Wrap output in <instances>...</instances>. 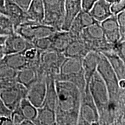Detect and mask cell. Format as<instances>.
<instances>
[{
    "instance_id": "6da1fadb",
    "label": "cell",
    "mask_w": 125,
    "mask_h": 125,
    "mask_svg": "<svg viewBox=\"0 0 125 125\" xmlns=\"http://www.w3.org/2000/svg\"><path fill=\"white\" fill-rule=\"evenodd\" d=\"M57 104L55 109L56 125H77L81 93L71 82L56 81Z\"/></svg>"
},
{
    "instance_id": "7a4b0ae2",
    "label": "cell",
    "mask_w": 125,
    "mask_h": 125,
    "mask_svg": "<svg viewBox=\"0 0 125 125\" xmlns=\"http://www.w3.org/2000/svg\"><path fill=\"white\" fill-rule=\"evenodd\" d=\"M87 86L97 108L99 114V125H109L108 92L105 83L97 71L92 76Z\"/></svg>"
},
{
    "instance_id": "3957f363",
    "label": "cell",
    "mask_w": 125,
    "mask_h": 125,
    "mask_svg": "<svg viewBox=\"0 0 125 125\" xmlns=\"http://www.w3.org/2000/svg\"><path fill=\"white\" fill-rule=\"evenodd\" d=\"M54 79L67 81L76 86L82 93L85 89L86 81L82 68V59L65 57L61 65L60 72Z\"/></svg>"
},
{
    "instance_id": "277c9868",
    "label": "cell",
    "mask_w": 125,
    "mask_h": 125,
    "mask_svg": "<svg viewBox=\"0 0 125 125\" xmlns=\"http://www.w3.org/2000/svg\"><path fill=\"white\" fill-rule=\"evenodd\" d=\"M97 71L103 79L107 87L109 102L118 101L121 90L119 86V79L106 57L100 53V60L98 62Z\"/></svg>"
},
{
    "instance_id": "5b68a950",
    "label": "cell",
    "mask_w": 125,
    "mask_h": 125,
    "mask_svg": "<svg viewBox=\"0 0 125 125\" xmlns=\"http://www.w3.org/2000/svg\"><path fill=\"white\" fill-rule=\"evenodd\" d=\"M43 2L45 13L42 23L56 30H62L64 20L65 0H43Z\"/></svg>"
},
{
    "instance_id": "8992f818",
    "label": "cell",
    "mask_w": 125,
    "mask_h": 125,
    "mask_svg": "<svg viewBox=\"0 0 125 125\" xmlns=\"http://www.w3.org/2000/svg\"><path fill=\"white\" fill-rule=\"evenodd\" d=\"M77 125H99V114L88 86L81 93Z\"/></svg>"
},
{
    "instance_id": "52a82bcc",
    "label": "cell",
    "mask_w": 125,
    "mask_h": 125,
    "mask_svg": "<svg viewBox=\"0 0 125 125\" xmlns=\"http://www.w3.org/2000/svg\"><path fill=\"white\" fill-rule=\"evenodd\" d=\"M56 31L48 25L30 21L21 23L15 29L16 33L31 42L37 39L49 37Z\"/></svg>"
},
{
    "instance_id": "ba28073f",
    "label": "cell",
    "mask_w": 125,
    "mask_h": 125,
    "mask_svg": "<svg viewBox=\"0 0 125 125\" xmlns=\"http://www.w3.org/2000/svg\"><path fill=\"white\" fill-rule=\"evenodd\" d=\"M65 57L62 53L48 50L41 52L40 56V67L39 71L46 76H55L59 74L61 65Z\"/></svg>"
},
{
    "instance_id": "9c48e42d",
    "label": "cell",
    "mask_w": 125,
    "mask_h": 125,
    "mask_svg": "<svg viewBox=\"0 0 125 125\" xmlns=\"http://www.w3.org/2000/svg\"><path fill=\"white\" fill-rule=\"evenodd\" d=\"M27 89L16 82L0 90V96L3 102L10 111H13L19 105L23 98L26 97Z\"/></svg>"
},
{
    "instance_id": "30bf717a",
    "label": "cell",
    "mask_w": 125,
    "mask_h": 125,
    "mask_svg": "<svg viewBox=\"0 0 125 125\" xmlns=\"http://www.w3.org/2000/svg\"><path fill=\"white\" fill-rule=\"evenodd\" d=\"M46 90V75L38 74V78L27 88L26 98L37 108L41 107Z\"/></svg>"
},
{
    "instance_id": "8fae6325",
    "label": "cell",
    "mask_w": 125,
    "mask_h": 125,
    "mask_svg": "<svg viewBox=\"0 0 125 125\" xmlns=\"http://www.w3.org/2000/svg\"><path fill=\"white\" fill-rule=\"evenodd\" d=\"M33 47L31 42L13 31L8 35L4 45V50L6 55L16 53H24L27 49Z\"/></svg>"
},
{
    "instance_id": "7c38bea8",
    "label": "cell",
    "mask_w": 125,
    "mask_h": 125,
    "mask_svg": "<svg viewBox=\"0 0 125 125\" xmlns=\"http://www.w3.org/2000/svg\"><path fill=\"white\" fill-rule=\"evenodd\" d=\"M96 22L97 21L95 20L89 11L82 9L73 20L68 31L75 38H78L83 30Z\"/></svg>"
},
{
    "instance_id": "4fadbf2b",
    "label": "cell",
    "mask_w": 125,
    "mask_h": 125,
    "mask_svg": "<svg viewBox=\"0 0 125 125\" xmlns=\"http://www.w3.org/2000/svg\"><path fill=\"white\" fill-rule=\"evenodd\" d=\"M5 10L6 15L11 21L15 29L20 24L29 21L26 10L10 0H5Z\"/></svg>"
},
{
    "instance_id": "5bb4252c",
    "label": "cell",
    "mask_w": 125,
    "mask_h": 125,
    "mask_svg": "<svg viewBox=\"0 0 125 125\" xmlns=\"http://www.w3.org/2000/svg\"><path fill=\"white\" fill-rule=\"evenodd\" d=\"M51 41V49L59 53L64 52L67 46L75 38L69 31H56L49 36Z\"/></svg>"
},
{
    "instance_id": "9a60e30c",
    "label": "cell",
    "mask_w": 125,
    "mask_h": 125,
    "mask_svg": "<svg viewBox=\"0 0 125 125\" xmlns=\"http://www.w3.org/2000/svg\"><path fill=\"white\" fill-rule=\"evenodd\" d=\"M100 60V53L94 51H89L82 59V68L86 84L87 86L90 79L97 71L98 62Z\"/></svg>"
},
{
    "instance_id": "2e32d148",
    "label": "cell",
    "mask_w": 125,
    "mask_h": 125,
    "mask_svg": "<svg viewBox=\"0 0 125 125\" xmlns=\"http://www.w3.org/2000/svg\"><path fill=\"white\" fill-rule=\"evenodd\" d=\"M106 41L111 44L120 40V33L116 15H112L100 23Z\"/></svg>"
},
{
    "instance_id": "e0dca14e",
    "label": "cell",
    "mask_w": 125,
    "mask_h": 125,
    "mask_svg": "<svg viewBox=\"0 0 125 125\" xmlns=\"http://www.w3.org/2000/svg\"><path fill=\"white\" fill-rule=\"evenodd\" d=\"M64 20L62 30L68 31L74 18L82 10L81 0H65Z\"/></svg>"
},
{
    "instance_id": "ac0fdd59",
    "label": "cell",
    "mask_w": 125,
    "mask_h": 125,
    "mask_svg": "<svg viewBox=\"0 0 125 125\" xmlns=\"http://www.w3.org/2000/svg\"><path fill=\"white\" fill-rule=\"evenodd\" d=\"M89 12L98 23H101L113 15L111 10V4L105 0H97L90 9Z\"/></svg>"
},
{
    "instance_id": "d6986e66",
    "label": "cell",
    "mask_w": 125,
    "mask_h": 125,
    "mask_svg": "<svg viewBox=\"0 0 125 125\" xmlns=\"http://www.w3.org/2000/svg\"><path fill=\"white\" fill-rule=\"evenodd\" d=\"M57 104V91L55 79L53 76H46V90L44 101L42 107H46L55 112Z\"/></svg>"
},
{
    "instance_id": "ffe728a7",
    "label": "cell",
    "mask_w": 125,
    "mask_h": 125,
    "mask_svg": "<svg viewBox=\"0 0 125 125\" xmlns=\"http://www.w3.org/2000/svg\"><path fill=\"white\" fill-rule=\"evenodd\" d=\"M26 12L29 21L42 23L45 13L43 0H31Z\"/></svg>"
},
{
    "instance_id": "44dd1931",
    "label": "cell",
    "mask_w": 125,
    "mask_h": 125,
    "mask_svg": "<svg viewBox=\"0 0 125 125\" xmlns=\"http://www.w3.org/2000/svg\"><path fill=\"white\" fill-rule=\"evenodd\" d=\"M90 51L80 39H75L62 53L65 57H73L82 59Z\"/></svg>"
},
{
    "instance_id": "7402d4cb",
    "label": "cell",
    "mask_w": 125,
    "mask_h": 125,
    "mask_svg": "<svg viewBox=\"0 0 125 125\" xmlns=\"http://www.w3.org/2000/svg\"><path fill=\"white\" fill-rule=\"evenodd\" d=\"M101 53L104 54L110 64L119 81L125 79V62L112 51L104 52Z\"/></svg>"
},
{
    "instance_id": "603a6c76",
    "label": "cell",
    "mask_w": 125,
    "mask_h": 125,
    "mask_svg": "<svg viewBox=\"0 0 125 125\" xmlns=\"http://www.w3.org/2000/svg\"><path fill=\"white\" fill-rule=\"evenodd\" d=\"M1 62L18 71L27 66L28 60L25 57L24 53H16L5 55Z\"/></svg>"
},
{
    "instance_id": "cb8c5ba5",
    "label": "cell",
    "mask_w": 125,
    "mask_h": 125,
    "mask_svg": "<svg viewBox=\"0 0 125 125\" xmlns=\"http://www.w3.org/2000/svg\"><path fill=\"white\" fill-rule=\"evenodd\" d=\"M38 78V72L30 67H26L17 71L16 82L29 88Z\"/></svg>"
},
{
    "instance_id": "d4e9b609",
    "label": "cell",
    "mask_w": 125,
    "mask_h": 125,
    "mask_svg": "<svg viewBox=\"0 0 125 125\" xmlns=\"http://www.w3.org/2000/svg\"><path fill=\"white\" fill-rule=\"evenodd\" d=\"M33 123L35 125H56L55 112L44 107L38 108Z\"/></svg>"
},
{
    "instance_id": "484cf974",
    "label": "cell",
    "mask_w": 125,
    "mask_h": 125,
    "mask_svg": "<svg viewBox=\"0 0 125 125\" xmlns=\"http://www.w3.org/2000/svg\"><path fill=\"white\" fill-rule=\"evenodd\" d=\"M17 71L0 62V81L4 84L5 87L13 85L16 82Z\"/></svg>"
},
{
    "instance_id": "4316f807",
    "label": "cell",
    "mask_w": 125,
    "mask_h": 125,
    "mask_svg": "<svg viewBox=\"0 0 125 125\" xmlns=\"http://www.w3.org/2000/svg\"><path fill=\"white\" fill-rule=\"evenodd\" d=\"M19 108L24 119L34 121L37 114V108L32 105L26 97L20 101Z\"/></svg>"
},
{
    "instance_id": "83f0119b",
    "label": "cell",
    "mask_w": 125,
    "mask_h": 125,
    "mask_svg": "<svg viewBox=\"0 0 125 125\" xmlns=\"http://www.w3.org/2000/svg\"><path fill=\"white\" fill-rule=\"evenodd\" d=\"M31 43H32L34 48L41 52L51 49V41L49 36L44 38L37 39L34 40Z\"/></svg>"
},
{
    "instance_id": "f1b7e54d",
    "label": "cell",
    "mask_w": 125,
    "mask_h": 125,
    "mask_svg": "<svg viewBox=\"0 0 125 125\" xmlns=\"http://www.w3.org/2000/svg\"><path fill=\"white\" fill-rule=\"evenodd\" d=\"M120 33L119 41H125V10L116 15Z\"/></svg>"
},
{
    "instance_id": "f546056e",
    "label": "cell",
    "mask_w": 125,
    "mask_h": 125,
    "mask_svg": "<svg viewBox=\"0 0 125 125\" xmlns=\"http://www.w3.org/2000/svg\"><path fill=\"white\" fill-rule=\"evenodd\" d=\"M0 29L7 31L9 34L15 31L11 21L7 16L3 14H0Z\"/></svg>"
},
{
    "instance_id": "4dcf8cb0",
    "label": "cell",
    "mask_w": 125,
    "mask_h": 125,
    "mask_svg": "<svg viewBox=\"0 0 125 125\" xmlns=\"http://www.w3.org/2000/svg\"><path fill=\"white\" fill-rule=\"evenodd\" d=\"M112 52L116 54L125 62V41H118L113 44Z\"/></svg>"
},
{
    "instance_id": "1f68e13d",
    "label": "cell",
    "mask_w": 125,
    "mask_h": 125,
    "mask_svg": "<svg viewBox=\"0 0 125 125\" xmlns=\"http://www.w3.org/2000/svg\"><path fill=\"white\" fill-rule=\"evenodd\" d=\"M10 118L13 125H18L21 124L22 121L24 119V117L23 116V114L21 113V111H20L19 105L16 108L12 111Z\"/></svg>"
},
{
    "instance_id": "d6a6232c",
    "label": "cell",
    "mask_w": 125,
    "mask_h": 125,
    "mask_svg": "<svg viewBox=\"0 0 125 125\" xmlns=\"http://www.w3.org/2000/svg\"><path fill=\"white\" fill-rule=\"evenodd\" d=\"M125 0H121L119 2L111 5V10L114 15H116L120 12L125 10Z\"/></svg>"
},
{
    "instance_id": "836d02e7",
    "label": "cell",
    "mask_w": 125,
    "mask_h": 125,
    "mask_svg": "<svg viewBox=\"0 0 125 125\" xmlns=\"http://www.w3.org/2000/svg\"><path fill=\"white\" fill-rule=\"evenodd\" d=\"M11 111L6 107L0 96V116H6L10 117Z\"/></svg>"
},
{
    "instance_id": "e575fe53",
    "label": "cell",
    "mask_w": 125,
    "mask_h": 125,
    "mask_svg": "<svg viewBox=\"0 0 125 125\" xmlns=\"http://www.w3.org/2000/svg\"><path fill=\"white\" fill-rule=\"evenodd\" d=\"M81 1L82 9L86 11H89L93 5L97 0H81Z\"/></svg>"
},
{
    "instance_id": "d590c367",
    "label": "cell",
    "mask_w": 125,
    "mask_h": 125,
    "mask_svg": "<svg viewBox=\"0 0 125 125\" xmlns=\"http://www.w3.org/2000/svg\"><path fill=\"white\" fill-rule=\"evenodd\" d=\"M10 1L19 6L23 10H26L30 4L31 0H10Z\"/></svg>"
},
{
    "instance_id": "8d00e7d4",
    "label": "cell",
    "mask_w": 125,
    "mask_h": 125,
    "mask_svg": "<svg viewBox=\"0 0 125 125\" xmlns=\"http://www.w3.org/2000/svg\"><path fill=\"white\" fill-rule=\"evenodd\" d=\"M13 125L10 117L0 116V125Z\"/></svg>"
},
{
    "instance_id": "74e56055",
    "label": "cell",
    "mask_w": 125,
    "mask_h": 125,
    "mask_svg": "<svg viewBox=\"0 0 125 125\" xmlns=\"http://www.w3.org/2000/svg\"><path fill=\"white\" fill-rule=\"evenodd\" d=\"M5 0H0V14L5 15Z\"/></svg>"
},
{
    "instance_id": "f35d334b",
    "label": "cell",
    "mask_w": 125,
    "mask_h": 125,
    "mask_svg": "<svg viewBox=\"0 0 125 125\" xmlns=\"http://www.w3.org/2000/svg\"><path fill=\"white\" fill-rule=\"evenodd\" d=\"M21 125H34L33 122L31 120L27 119H24L21 123Z\"/></svg>"
},
{
    "instance_id": "ab89813d",
    "label": "cell",
    "mask_w": 125,
    "mask_h": 125,
    "mask_svg": "<svg viewBox=\"0 0 125 125\" xmlns=\"http://www.w3.org/2000/svg\"><path fill=\"white\" fill-rule=\"evenodd\" d=\"M8 35H0V46H4Z\"/></svg>"
},
{
    "instance_id": "60d3db41",
    "label": "cell",
    "mask_w": 125,
    "mask_h": 125,
    "mask_svg": "<svg viewBox=\"0 0 125 125\" xmlns=\"http://www.w3.org/2000/svg\"><path fill=\"white\" fill-rule=\"evenodd\" d=\"M5 55L4 50V46H0V61L4 58V57Z\"/></svg>"
},
{
    "instance_id": "b9f144b4",
    "label": "cell",
    "mask_w": 125,
    "mask_h": 125,
    "mask_svg": "<svg viewBox=\"0 0 125 125\" xmlns=\"http://www.w3.org/2000/svg\"><path fill=\"white\" fill-rule=\"evenodd\" d=\"M119 86L121 89H125V79L119 81Z\"/></svg>"
},
{
    "instance_id": "7bdbcfd3",
    "label": "cell",
    "mask_w": 125,
    "mask_h": 125,
    "mask_svg": "<svg viewBox=\"0 0 125 125\" xmlns=\"http://www.w3.org/2000/svg\"><path fill=\"white\" fill-rule=\"evenodd\" d=\"M8 32H7V31L4 30L2 29H0V35H9Z\"/></svg>"
},
{
    "instance_id": "ee69618b",
    "label": "cell",
    "mask_w": 125,
    "mask_h": 125,
    "mask_svg": "<svg viewBox=\"0 0 125 125\" xmlns=\"http://www.w3.org/2000/svg\"><path fill=\"white\" fill-rule=\"evenodd\" d=\"M105 1H107V2H108L109 4H110L111 5L112 4H114V3L119 2L121 0H105Z\"/></svg>"
}]
</instances>
